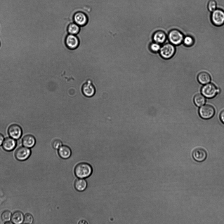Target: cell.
Listing matches in <instances>:
<instances>
[{
    "instance_id": "3",
    "label": "cell",
    "mask_w": 224,
    "mask_h": 224,
    "mask_svg": "<svg viewBox=\"0 0 224 224\" xmlns=\"http://www.w3.org/2000/svg\"><path fill=\"white\" fill-rule=\"evenodd\" d=\"M175 52L176 49L173 45L168 43L161 47L159 52L161 56L163 58L168 59L173 57Z\"/></svg>"
},
{
    "instance_id": "19",
    "label": "cell",
    "mask_w": 224,
    "mask_h": 224,
    "mask_svg": "<svg viewBox=\"0 0 224 224\" xmlns=\"http://www.w3.org/2000/svg\"><path fill=\"white\" fill-rule=\"evenodd\" d=\"M24 216L23 213L20 211H17L13 213L11 217L13 223L20 224L23 223Z\"/></svg>"
},
{
    "instance_id": "24",
    "label": "cell",
    "mask_w": 224,
    "mask_h": 224,
    "mask_svg": "<svg viewBox=\"0 0 224 224\" xmlns=\"http://www.w3.org/2000/svg\"><path fill=\"white\" fill-rule=\"evenodd\" d=\"M183 43L186 46L190 47L193 46L194 42L193 38L190 36H187L184 38Z\"/></svg>"
},
{
    "instance_id": "29",
    "label": "cell",
    "mask_w": 224,
    "mask_h": 224,
    "mask_svg": "<svg viewBox=\"0 0 224 224\" xmlns=\"http://www.w3.org/2000/svg\"><path fill=\"white\" fill-rule=\"evenodd\" d=\"M4 141V138L3 136L0 133V146H1L3 143Z\"/></svg>"
},
{
    "instance_id": "22",
    "label": "cell",
    "mask_w": 224,
    "mask_h": 224,
    "mask_svg": "<svg viewBox=\"0 0 224 224\" xmlns=\"http://www.w3.org/2000/svg\"><path fill=\"white\" fill-rule=\"evenodd\" d=\"M11 213L8 210H5L3 212L1 216L2 220L4 223L9 222L11 219Z\"/></svg>"
},
{
    "instance_id": "10",
    "label": "cell",
    "mask_w": 224,
    "mask_h": 224,
    "mask_svg": "<svg viewBox=\"0 0 224 224\" xmlns=\"http://www.w3.org/2000/svg\"><path fill=\"white\" fill-rule=\"evenodd\" d=\"M82 92L84 95L86 97H91L95 94L96 90L91 82L88 80L83 85Z\"/></svg>"
},
{
    "instance_id": "20",
    "label": "cell",
    "mask_w": 224,
    "mask_h": 224,
    "mask_svg": "<svg viewBox=\"0 0 224 224\" xmlns=\"http://www.w3.org/2000/svg\"><path fill=\"white\" fill-rule=\"evenodd\" d=\"M194 103L198 107H201L204 105L206 100L205 97L201 94L196 95L194 99Z\"/></svg>"
},
{
    "instance_id": "21",
    "label": "cell",
    "mask_w": 224,
    "mask_h": 224,
    "mask_svg": "<svg viewBox=\"0 0 224 224\" xmlns=\"http://www.w3.org/2000/svg\"><path fill=\"white\" fill-rule=\"evenodd\" d=\"M67 30L68 32L70 34L76 35L79 32L80 27L79 26L76 24V23H73L71 24L68 26Z\"/></svg>"
},
{
    "instance_id": "1",
    "label": "cell",
    "mask_w": 224,
    "mask_h": 224,
    "mask_svg": "<svg viewBox=\"0 0 224 224\" xmlns=\"http://www.w3.org/2000/svg\"><path fill=\"white\" fill-rule=\"evenodd\" d=\"M93 172V169L91 166L86 162L78 163L75 168V175L79 178H88L91 175Z\"/></svg>"
},
{
    "instance_id": "25",
    "label": "cell",
    "mask_w": 224,
    "mask_h": 224,
    "mask_svg": "<svg viewBox=\"0 0 224 224\" xmlns=\"http://www.w3.org/2000/svg\"><path fill=\"white\" fill-rule=\"evenodd\" d=\"M33 220L34 218L32 215L29 213H27L25 215L24 217L23 223L24 224H32L33 223Z\"/></svg>"
},
{
    "instance_id": "14",
    "label": "cell",
    "mask_w": 224,
    "mask_h": 224,
    "mask_svg": "<svg viewBox=\"0 0 224 224\" xmlns=\"http://www.w3.org/2000/svg\"><path fill=\"white\" fill-rule=\"evenodd\" d=\"M58 154L59 156L63 159H67L72 155V151L70 147L66 146H62L59 149Z\"/></svg>"
},
{
    "instance_id": "30",
    "label": "cell",
    "mask_w": 224,
    "mask_h": 224,
    "mask_svg": "<svg viewBox=\"0 0 224 224\" xmlns=\"http://www.w3.org/2000/svg\"><path fill=\"white\" fill-rule=\"evenodd\" d=\"M79 224H88V223L86 221L84 220H82L80 221L78 223Z\"/></svg>"
},
{
    "instance_id": "2",
    "label": "cell",
    "mask_w": 224,
    "mask_h": 224,
    "mask_svg": "<svg viewBox=\"0 0 224 224\" xmlns=\"http://www.w3.org/2000/svg\"><path fill=\"white\" fill-rule=\"evenodd\" d=\"M220 92V90L214 84L211 83L205 84L201 89L203 95L209 99L213 98Z\"/></svg>"
},
{
    "instance_id": "9",
    "label": "cell",
    "mask_w": 224,
    "mask_h": 224,
    "mask_svg": "<svg viewBox=\"0 0 224 224\" xmlns=\"http://www.w3.org/2000/svg\"><path fill=\"white\" fill-rule=\"evenodd\" d=\"M8 133L11 137L15 139H19L22 136V130L19 125L14 124L10 126Z\"/></svg>"
},
{
    "instance_id": "26",
    "label": "cell",
    "mask_w": 224,
    "mask_h": 224,
    "mask_svg": "<svg viewBox=\"0 0 224 224\" xmlns=\"http://www.w3.org/2000/svg\"><path fill=\"white\" fill-rule=\"evenodd\" d=\"M160 44L156 43H152L150 46V49L151 50L154 52H159L161 48Z\"/></svg>"
},
{
    "instance_id": "11",
    "label": "cell",
    "mask_w": 224,
    "mask_h": 224,
    "mask_svg": "<svg viewBox=\"0 0 224 224\" xmlns=\"http://www.w3.org/2000/svg\"><path fill=\"white\" fill-rule=\"evenodd\" d=\"M192 157L196 162H202L206 159L207 152L204 149L197 148L194 150L192 153Z\"/></svg>"
},
{
    "instance_id": "17",
    "label": "cell",
    "mask_w": 224,
    "mask_h": 224,
    "mask_svg": "<svg viewBox=\"0 0 224 224\" xmlns=\"http://www.w3.org/2000/svg\"><path fill=\"white\" fill-rule=\"evenodd\" d=\"M166 38L167 36L166 34L162 31L156 32L153 36V39L155 43L159 44L164 43Z\"/></svg>"
},
{
    "instance_id": "16",
    "label": "cell",
    "mask_w": 224,
    "mask_h": 224,
    "mask_svg": "<svg viewBox=\"0 0 224 224\" xmlns=\"http://www.w3.org/2000/svg\"><path fill=\"white\" fill-rule=\"evenodd\" d=\"M36 139L34 137L31 135L25 136L22 139V144L25 147L28 148H32L36 144Z\"/></svg>"
},
{
    "instance_id": "15",
    "label": "cell",
    "mask_w": 224,
    "mask_h": 224,
    "mask_svg": "<svg viewBox=\"0 0 224 224\" xmlns=\"http://www.w3.org/2000/svg\"><path fill=\"white\" fill-rule=\"evenodd\" d=\"M74 186L76 190L79 192H83L85 191L87 188L88 183L85 179L79 178L75 180Z\"/></svg>"
},
{
    "instance_id": "23",
    "label": "cell",
    "mask_w": 224,
    "mask_h": 224,
    "mask_svg": "<svg viewBox=\"0 0 224 224\" xmlns=\"http://www.w3.org/2000/svg\"><path fill=\"white\" fill-rule=\"evenodd\" d=\"M207 8L211 13L217 9V4L215 0H209L208 2Z\"/></svg>"
},
{
    "instance_id": "5",
    "label": "cell",
    "mask_w": 224,
    "mask_h": 224,
    "mask_svg": "<svg viewBox=\"0 0 224 224\" xmlns=\"http://www.w3.org/2000/svg\"><path fill=\"white\" fill-rule=\"evenodd\" d=\"M168 38L171 44L174 46H178L183 41L184 36L180 31L174 29L169 33Z\"/></svg>"
},
{
    "instance_id": "28",
    "label": "cell",
    "mask_w": 224,
    "mask_h": 224,
    "mask_svg": "<svg viewBox=\"0 0 224 224\" xmlns=\"http://www.w3.org/2000/svg\"><path fill=\"white\" fill-rule=\"evenodd\" d=\"M220 118L221 121L224 124V110L221 112L220 115Z\"/></svg>"
},
{
    "instance_id": "4",
    "label": "cell",
    "mask_w": 224,
    "mask_h": 224,
    "mask_svg": "<svg viewBox=\"0 0 224 224\" xmlns=\"http://www.w3.org/2000/svg\"><path fill=\"white\" fill-rule=\"evenodd\" d=\"M211 20L213 24L216 26H220L224 24V11L217 9L211 13Z\"/></svg>"
},
{
    "instance_id": "27",
    "label": "cell",
    "mask_w": 224,
    "mask_h": 224,
    "mask_svg": "<svg viewBox=\"0 0 224 224\" xmlns=\"http://www.w3.org/2000/svg\"><path fill=\"white\" fill-rule=\"evenodd\" d=\"M62 146V142L59 139H56L55 140L52 144L53 147L55 149H59Z\"/></svg>"
},
{
    "instance_id": "18",
    "label": "cell",
    "mask_w": 224,
    "mask_h": 224,
    "mask_svg": "<svg viewBox=\"0 0 224 224\" xmlns=\"http://www.w3.org/2000/svg\"><path fill=\"white\" fill-rule=\"evenodd\" d=\"M197 80L200 83L205 85L210 82L211 78L209 74L206 72H202L198 75Z\"/></svg>"
},
{
    "instance_id": "13",
    "label": "cell",
    "mask_w": 224,
    "mask_h": 224,
    "mask_svg": "<svg viewBox=\"0 0 224 224\" xmlns=\"http://www.w3.org/2000/svg\"><path fill=\"white\" fill-rule=\"evenodd\" d=\"M16 141L11 137L5 139L2 144V147L5 151H10L14 150L16 146Z\"/></svg>"
},
{
    "instance_id": "12",
    "label": "cell",
    "mask_w": 224,
    "mask_h": 224,
    "mask_svg": "<svg viewBox=\"0 0 224 224\" xmlns=\"http://www.w3.org/2000/svg\"><path fill=\"white\" fill-rule=\"evenodd\" d=\"M74 20L76 24L79 26H83L85 25L87 23L88 18L84 13L79 12L76 13L74 15Z\"/></svg>"
},
{
    "instance_id": "6",
    "label": "cell",
    "mask_w": 224,
    "mask_h": 224,
    "mask_svg": "<svg viewBox=\"0 0 224 224\" xmlns=\"http://www.w3.org/2000/svg\"><path fill=\"white\" fill-rule=\"evenodd\" d=\"M215 112L214 108L209 105H203L199 110L200 116L205 120L209 119L212 118L215 115Z\"/></svg>"
},
{
    "instance_id": "7",
    "label": "cell",
    "mask_w": 224,
    "mask_h": 224,
    "mask_svg": "<svg viewBox=\"0 0 224 224\" xmlns=\"http://www.w3.org/2000/svg\"><path fill=\"white\" fill-rule=\"evenodd\" d=\"M31 154V150L29 148L25 146L21 147L16 151L15 156L18 160L23 161L27 159Z\"/></svg>"
},
{
    "instance_id": "8",
    "label": "cell",
    "mask_w": 224,
    "mask_h": 224,
    "mask_svg": "<svg viewBox=\"0 0 224 224\" xmlns=\"http://www.w3.org/2000/svg\"><path fill=\"white\" fill-rule=\"evenodd\" d=\"M66 45L70 49L73 50L77 48L79 44V38L75 35L70 34L65 39Z\"/></svg>"
}]
</instances>
